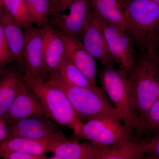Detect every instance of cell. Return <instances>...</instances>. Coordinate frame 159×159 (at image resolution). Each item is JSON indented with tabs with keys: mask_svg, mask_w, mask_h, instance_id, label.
I'll list each match as a JSON object with an SVG mask.
<instances>
[{
	"mask_svg": "<svg viewBox=\"0 0 159 159\" xmlns=\"http://www.w3.org/2000/svg\"><path fill=\"white\" fill-rule=\"evenodd\" d=\"M127 76L141 129L159 96V61L155 49L151 48L144 52Z\"/></svg>",
	"mask_w": 159,
	"mask_h": 159,
	"instance_id": "6da1fadb",
	"label": "cell"
},
{
	"mask_svg": "<svg viewBox=\"0 0 159 159\" xmlns=\"http://www.w3.org/2000/svg\"><path fill=\"white\" fill-rule=\"evenodd\" d=\"M99 77L102 89L108 96L122 123L130 131L132 138L138 135L140 120L126 72L120 67L115 70L114 66H102Z\"/></svg>",
	"mask_w": 159,
	"mask_h": 159,
	"instance_id": "7a4b0ae2",
	"label": "cell"
},
{
	"mask_svg": "<svg viewBox=\"0 0 159 159\" xmlns=\"http://www.w3.org/2000/svg\"><path fill=\"white\" fill-rule=\"evenodd\" d=\"M126 31L144 51L155 48L159 43V5L150 0H130L125 9Z\"/></svg>",
	"mask_w": 159,
	"mask_h": 159,
	"instance_id": "3957f363",
	"label": "cell"
},
{
	"mask_svg": "<svg viewBox=\"0 0 159 159\" xmlns=\"http://www.w3.org/2000/svg\"><path fill=\"white\" fill-rule=\"evenodd\" d=\"M45 80L64 92L77 117L82 123L107 116L120 119L102 88L97 86L93 88L74 86L57 80L49 78Z\"/></svg>",
	"mask_w": 159,
	"mask_h": 159,
	"instance_id": "277c9868",
	"label": "cell"
},
{
	"mask_svg": "<svg viewBox=\"0 0 159 159\" xmlns=\"http://www.w3.org/2000/svg\"><path fill=\"white\" fill-rule=\"evenodd\" d=\"M23 80L43 103L49 118L72 129L74 133L78 130L82 122L62 90L50 84L42 77L24 74Z\"/></svg>",
	"mask_w": 159,
	"mask_h": 159,
	"instance_id": "5b68a950",
	"label": "cell"
},
{
	"mask_svg": "<svg viewBox=\"0 0 159 159\" xmlns=\"http://www.w3.org/2000/svg\"><path fill=\"white\" fill-rule=\"evenodd\" d=\"M75 135L105 147H111L132 139L131 134L119 118L107 116L83 122Z\"/></svg>",
	"mask_w": 159,
	"mask_h": 159,
	"instance_id": "8992f818",
	"label": "cell"
},
{
	"mask_svg": "<svg viewBox=\"0 0 159 159\" xmlns=\"http://www.w3.org/2000/svg\"><path fill=\"white\" fill-rule=\"evenodd\" d=\"M99 18L114 61L128 74L137 61L133 41L125 30Z\"/></svg>",
	"mask_w": 159,
	"mask_h": 159,
	"instance_id": "52a82bcc",
	"label": "cell"
},
{
	"mask_svg": "<svg viewBox=\"0 0 159 159\" xmlns=\"http://www.w3.org/2000/svg\"><path fill=\"white\" fill-rule=\"evenodd\" d=\"M24 64L25 75L42 77L47 74L43 61V33L42 27H31L25 29Z\"/></svg>",
	"mask_w": 159,
	"mask_h": 159,
	"instance_id": "ba28073f",
	"label": "cell"
},
{
	"mask_svg": "<svg viewBox=\"0 0 159 159\" xmlns=\"http://www.w3.org/2000/svg\"><path fill=\"white\" fill-rule=\"evenodd\" d=\"M80 37V42L86 50L102 66H114V59L109 50L100 20L93 11L87 27Z\"/></svg>",
	"mask_w": 159,
	"mask_h": 159,
	"instance_id": "9c48e42d",
	"label": "cell"
},
{
	"mask_svg": "<svg viewBox=\"0 0 159 159\" xmlns=\"http://www.w3.org/2000/svg\"><path fill=\"white\" fill-rule=\"evenodd\" d=\"M48 117L26 118L8 122L9 138L42 140L51 139L61 132Z\"/></svg>",
	"mask_w": 159,
	"mask_h": 159,
	"instance_id": "30bf717a",
	"label": "cell"
},
{
	"mask_svg": "<svg viewBox=\"0 0 159 159\" xmlns=\"http://www.w3.org/2000/svg\"><path fill=\"white\" fill-rule=\"evenodd\" d=\"M40 117L49 118L43 103L23 80L14 101L6 115L2 117L7 121H12Z\"/></svg>",
	"mask_w": 159,
	"mask_h": 159,
	"instance_id": "8fae6325",
	"label": "cell"
},
{
	"mask_svg": "<svg viewBox=\"0 0 159 159\" xmlns=\"http://www.w3.org/2000/svg\"><path fill=\"white\" fill-rule=\"evenodd\" d=\"M60 32L64 42L66 58L82 73L92 85L97 86L95 59L86 50L79 38Z\"/></svg>",
	"mask_w": 159,
	"mask_h": 159,
	"instance_id": "7c38bea8",
	"label": "cell"
},
{
	"mask_svg": "<svg viewBox=\"0 0 159 159\" xmlns=\"http://www.w3.org/2000/svg\"><path fill=\"white\" fill-rule=\"evenodd\" d=\"M68 14L57 16V24L61 32L71 36H81L86 29L92 10L90 0H75L70 6Z\"/></svg>",
	"mask_w": 159,
	"mask_h": 159,
	"instance_id": "4fadbf2b",
	"label": "cell"
},
{
	"mask_svg": "<svg viewBox=\"0 0 159 159\" xmlns=\"http://www.w3.org/2000/svg\"><path fill=\"white\" fill-rule=\"evenodd\" d=\"M61 132L56 136L51 139L35 140L20 138H9L0 143V157L10 152H20L42 155L51 152L56 143L66 139Z\"/></svg>",
	"mask_w": 159,
	"mask_h": 159,
	"instance_id": "5bb4252c",
	"label": "cell"
},
{
	"mask_svg": "<svg viewBox=\"0 0 159 159\" xmlns=\"http://www.w3.org/2000/svg\"><path fill=\"white\" fill-rule=\"evenodd\" d=\"M42 29L43 61L47 76L57 70L65 60L66 49L60 31L54 30L48 25L43 27Z\"/></svg>",
	"mask_w": 159,
	"mask_h": 159,
	"instance_id": "9a60e30c",
	"label": "cell"
},
{
	"mask_svg": "<svg viewBox=\"0 0 159 159\" xmlns=\"http://www.w3.org/2000/svg\"><path fill=\"white\" fill-rule=\"evenodd\" d=\"M107 148L90 142L79 143L66 139L55 144L51 152L63 159H96Z\"/></svg>",
	"mask_w": 159,
	"mask_h": 159,
	"instance_id": "2e32d148",
	"label": "cell"
},
{
	"mask_svg": "<svg viewBox=\"0 0 159 159\" xmlns=\"http://www.w3.org/2000/svg\"><path fill=\"white\" fill-rule=\"evenodd\" d=\"M0 28L3 33L13 55L18 64L24 62L25 32L9 14L4 6H1Z\"/></svg>",
	"mask_w": 159,
	"mask_h": 159,
	"instance_id": "e0dca14e",
	"label": "cell"
},
{
	"mask_svg": "<svg viewBox=\"0 0 159 159\" xmlns=\"http://www.w3.org/2000/svg\"><path fill=\"white\" fill-rule=\"evenodd\" d=\"M92 10L100 19L111 25L126 30L125 9L117 0H90Z\"/></svg>",
	"mask_w": 159,
	"mask_h": 159,
	"instance_id": "ac0fdd59",
	"label": "cell"
},
{
	"mask_svg": "<svg viewBox=\"0 0 159 159\" xmlns=\"http://www.w3.org/2000/svg\"><path fill=\"white\" fill-rule=\"evenodd\" d=\"M23 77L16 72H1L0 80V117H4L14 101L18 92Z\"/></svg>",
	"mask_w": 159,
	"mask_h": 159,
	"instance_id": "d6986e66",
	"label": "cell"
},
{
	"mask_svg": "<svg viewBox=\"0 0 159 159\" xmlns=\"http://www.w3.org/2000/svg\"><path fill=\"white\" fill-rule=\"evenodd\" d=\"M47 78L57 80L74 86L88 88L97 86L92 85L82 73L66 58L57 70L47 75L45 79Z\"/></svg>",
	"mask_w": 159,
	"mask_h": 159,
	"instance_id": "ffe728a7",
	"label": "cell"
},
{
	"mask_svg": "<svg viewBox=\"0 0 159 159\" xmlns=\"http://www.w3.org/2000/svg\"><path fill=\"white\" fill-rule=\"evenodd\" d=\"M143 157L142 143L130 139L108 147L96 159H141Z\"/></svg>",
	"mask_w": 159,
	"mask_h": 159,
	"instance_id": "44dd1931",
	"label": "cell"
},
{
	"mask_svg": "<svg viewBox=\"0 0 159 159\" xmlns=\"http://www.w3.org/2000/svg\"><path fill=\"white\" fill-rule=\"evenodd\" d=\"M2 5L12 18L22 28L31 27L33 21L25 0H1Z\"/></svg>",
	"mask_w": 159,
	"mask_h": 159,
	"instance_id": "7402d4cb",
	"label": "cell"
},
{
	"mask_svg": "<svg viewBox=\"0 0 159 159\" xmlns=\"http://www.w3.org/2000/svg\"><path fill=\"white\" fill-rule=\"evenodd\" d=\"M26 6L33 21L39 28L46 25L52 7L50 0H25Z\"/></svg>",
	"mask_w": 159,
	"mask_h": 159,
	"instance_id": "603a6c76",
	"label": "cell"
},
{
	"mask_svg": "<svg viewBox=\"0 0 159 159\" xmlns=\"http://www.w3.org/2000/svg\"><path fill=\"white\" fill-rule=\"evenodd\" d=\"M159 132V96L148 111L146 118L142 122L139 136L149 135Z\"/></svg>",
	"mask_w": 159,
	"mask_h": 159,
	"instance_id": "cb8c5ba5",
	"label": "cell"
},
{
	"mask_svg": "<svg viewBox=\"0 0 159 159\" xmlns=\"http://www.w3.org/2000/svg\"><path fill=\"white\" fill-rule=\"evenodd\" d=\"M142 143L143 156L148 155L150 159H159V132L148 139L147 142Z\"/></svg>",
	"mask_w": 159,
	"mask_h": 159,
	"instance_id": "d4e9b609",
	"label": "cell"
},
{
	"mask_svg": "<svg viewBox=\"0 0 159 159\" xmlns=\"http://www.w3.org/2000/svg\"><path fill=\"white\" fill-rule=\"evenodd\" d=\"M14 61L13 55L4 35L0 28V65L6 66Z\"/></svg>",
	"mask_w": 159,
	"mask_h": 159,
	"instance_id": "484cf974",
	"label": "cell"
},
{
	"mask_svg": "<svg viewBox=\"0 0 159 159\" xmlns=\"http://www.w3.org/2000/svg\"><path fill=\"white\" fill-rule=\"evenodd\" d=\"M3 159H47L45 154L42 155L30 154L10 152L6 154L1 157Z\"/></svg>",
	"mask_w": 159,
	"mask_h": 159,
	"instance_id": "4316f807",
	"label": "cell"
},
{
	"mask_svg": "<svg viewBox=\"0 0 159 159\" xmlns=\"http://www.w3.org/2000/svg\"><path fill=\"white\" fill-rule=\"evenodd\" d=\"M9 138L8 122L4 117H0V143L6 141Z\"/></svg>",
	"mask_w": 159,
	"mask_h": 159,
	"instance_id": "83f0119b",
	"label": "cell"
},
{
	"mask_svg": "<svg viewBox=\"0 0 159 159\" xmlns=\"http://www.w3.org/2000/svg\"><path fill=\"white\" fill-rule=\"evenodd\" d=\"M75 0H57V6L54 11V15L57 16L61 13L70 7L71 4Z\"/></svg>",
	"mask_w": 159,
	"mask_h": 159,
	"instance_id": "f1b7e54d",
	"label": "cell"
},
{
	"mask_svg": "<svg viewBox=\"0 0 159 159\" xmlns=\"http://www.w3.org/2000/svg\"><path fill=\"white\" fill-rule=\"evenodd\" d=\"M52 7V14H54V11L57 6V0H50Z\"/></svg>",
	"mask_w": 159,
	"mask_h": 159,
	"instance_id": "f546056e",
	"label": "cell"
},
{
	"mask_svg": "<svg viewBox=\"0 0 159 159\" xmlns=\"http://www.w3.org/2000/svg\"><path fill=\"white\" fill-rule=\"evenodd\" d=\"M117 1L120 3L122 7L125 9L130 0H117Z\"/></svg>",
	"mask_w": 159,
	"mask_h": 159,
	"instance_id": "4dcf8cb0",
	"label": "cell"
},
{
	"mask_svg": "<svg viewBox=\"0 0 159 159\" xmlns=\"http://www.w3.org/2000/svg\"><path fill=\"white\" fill-rule=\"evenodd\" d=\"M155 50L156 52L159 61V43L157 45V46L156 48H155Z\"/></svg>",
	"mask_w": 159,
	"mask_h": 159,
	"instance_id": "1f68e13d",
	"label": "cell"
},
{
	"mask_svg": "<svg viewBox=\"0 0 159 159\" xmlns=\"http://www.w3.org/2000/svg\"><path fill=\"white\" fill-rule=\"evenodd\" d=\"M47 159H63L61 158L60 157H57V156L54 155V157H52L50 158H48Z\"/></svg>",
	"mask_w": 159,
	"mask_h": 159,
	"instance_id": "d6a6232c",
	"label": "cell"
},
{
	"mask_svg": "<svg viewBox=\"0 0 159 159\" xmlns=\"http://www.w3.org/2000/svg\"><path fill=\"white\" fill-rule=\"evenodd\" d=\"M150 1L153 2L157 3V4H159V0H150Z\"/></svg>",
	"mask_w": 159,
	"mask_h": 159,
	"instance_id": "836d02e7",
	"label": "cell"
},
{
	"mask_svg": "<svg viewBox=\"0 0 159 159\" xmlns=\"http://www.w3.org/2000/svg\"><path fill=\"white\" fill-rule=\"evenodd\" d=\"M141 159H149L145 158L144 157H142V158H141Z\"/></svg>",
	"mask_w": 159,
	"mask_h": 159,
	"instance_id": "e575fe53",
	"label": "cell"
}]
</instances>
